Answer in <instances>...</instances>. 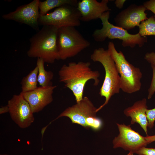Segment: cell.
Segmentation results:
<instances>
[{
    "instance_id": "1",
    "label": "cell",
    "mask_w": 155,
    "mask_h": 155,
    "mask_svg": "<svg viewBox=\"0 0 155 155\" xmlns=\"http://www.w3.org/2000/svg\"><path fill=\"white\" fill-rule=\"evenodd\" d=\"M89 62H71L63 65L58 72L59 81L72 92L76 102L83 98L85 86L89 80H94V85L99 82L100 73L98 71L92 70Z\"/></svg>"
},
{
    "instance_id": "2",
    "label": "cell",
    "mask_w": 155,
    "mask_h": 155,
    "mask_svg": "<svg viewBox=\"0 0 155 155\" xmlns=\"http://www.w3.org/2000/svg\"><path fill=\"white\" fill-rule=\"evenodd\" d=\"M58 30L53 26H43L30 39L28 56L41 58L45 63L50 64L60 59L57 45Z\"/></svg>"
},
{
    "instance_id": "3",
    "label": "cell",
    "mask_w": 155,
    "mask_h": 155,
    "mask_svg": "<svg viewBox=\"0 0 155 155\" xmlns=\"http://www.w3.org/2000/svg\"><path fill=\"white\" fill-rule=\"evenodd\" d=\"M94 62L100 63L105 70V75L99 94L105 98L104 103L96 110V112L107 104L114 95L119 92L121 78L115 63L107 50L102 47L95 49L90 56Z\"/></svg>"
},
{
    "instance_id": "4",
    "label": "cell",
    "mask_w": 155,
    "mask_h": 155,
    "mask_svg": "<svg viewBox=\"0 0 155 155\" xmlns=\"http://www.w3.org/2000/svg\"><path fill=\"white\" fill-rule=\"evenodd\" d=\"M107 50L114 61L120 75L121 89L128 94L140 90L142 75L140 69L130 63L121 51L118 52L113 42H108Z\"/></svg>"
},
{
    "instance_id": "5",
    "label": "cell",
    "mask_w": 155,
    "mask_h": 155,
    "mask_svg": "<svg viewBox=\"0 0 155 155\" xmlns=\"http://www.w3.org/2000/svg\"><path fill=\"white\" fill-rule=\"evenodd\" d=\"M110 15V12L108 11L104 13L100 17L102 27L94 32L92 36L95 41L102 42L107 38L119 39L122 40V44L123 47L129 46L132 48L137 45L142 47L147 42V37L142 36L139 33L130 34L127 30L110 23L108 20Z\"/></svg>"
},
{
    "instance_id": "6",
    "label": "cell",
    "mask_w": 155,
    "mask_h": 155,
    "mask_svg": "<svg viewBox=\"0 0 155 155\" xmlns=\"http://www.w3.org/2000/svg\"><path fill=\"white\" fill-rule=\"evenodd\" d=\"M57 45L60 59L74 57L90 43L74 27H63L58 29Z\"/></svg>"
},
{
    "instance_id": "7",
    "label": "cell",
    "mask_w": 155,
    "mask_h": 155,
    "mask_svg": "<svg viewBox=\"0 0 155 155\" xmlns=\"http://www.w3.org/2000/svg\"><path fill=\"white\" fill-rule=\"evenodd\" d=\"M81 14L77 7L69 4L63 5L53 11L40 16L39 25L51 26L58 29L63 27L78 26L81 24Z\"/></svg>"
},
{
    "instance_id": "8",
    "label": "cell",
    "mask_w": 155,
    "mask_h": 155,
    "mask_svg": "<svg viewBox=\"0 0 155 155\" xmlns=\"http://www.w3.org/2000/svg\"><path fill=\"white\" fill-rule=\"evenodd\" d=\"M10 116L13 120L21 128L29 127L34 118L30 106L22 94L13 95L8 101Z\"/></svg>"
},
{
    "instance_id": "9",
    "label": "cell",
    "mask_w": 155,
    "mask_h": 155,
    "mask_svg": "<svg viewBox=\"0 0 155 155\" xmlns=\"http://www.w3.org/2000/svg\"><path fill=\"white\" fill-rule=\"evenodd\" d=\"M39 0H34L30 3L18 7L16 10L2 16L6 20H13L27 25L37 31L39 30L38 21Z\"/></svg>"
},
{
    "instance_id": "10",
    "label": "cell",
    "mask_w": 155,
    "mask_h": 155,
    "mask_svg": "<svg viewBox=\"0 0 155 155\" xmlns=\"http://www.w3.org/2000/svg\"><path fill=\"white\" fill-rule=\"evenodd\" d=\"M119 133L113 140V148H121L134 153L140 148L148 144L144 137L133 130L130 125L117 124Z\"/></svg>"
},
{
    "instance_id": "11",
    "label": "cell",
    "mask_w": 155,
    "mask_h": 155,
    "mask_svg": "<svg viewBox=\"0 0 155 155\" xmlns=\"http://www.w3.org/2000/svg\"><path fill=\"white\" fill-rule=\"evenodd\" d=\"M76 103L66 108L53 121L60 117H66L70 119L72 123L79 124L87 129L86 120L89 117L96 116L97 108L86 96Z\"/></svg>"
},
{
    "instance_id": "12",
    "label": "cell",
    "mask_w": 155,
    "mask_h": 155,
    "mask_svg": "<svg viewBox=\"0 0 155 155\" xmlns=\"http://www.w3.org/2000/svg\"><path fill=\"white\" fill-rule=\"evenodd\" d=\"M146 10L143 5L132 4L119 12L115 18L114 22L116 26L125 30L133 29L148 19Z\"/></svg>"
},
{
    "instance_id": "13",
    "label": "cell",
    "mask_w": 155,
    "mask_h": 155,
    "mask_svg": "<svg viewBox=\"0 0 155 155\" xmlns=\"http://www.w3.org/2000/svg\"><path fill=\"white\" fill-rule=\"evenodd\" d=\"M57 87L53 85L40 86L32 91L20 93L29 104L33 113H36L52 102L53 91Z\"/></svg>"
},
{
    "instance_id": "14",
    "label": "cell",
    "mask_w": 155,
    "mask_h": 155,
    "mask_svg": "<svg viewBox=\"0 0 155 155\" xmlns=\"http://www.w3.org/2000/svg\"><path fill=\"white\" fill-rule=\"evenodd\" d=\"M108 0H82L78 1L77 8L81 14V21L88 22L99 18L104 12L109 11Z\"/></svg>"
},
{
    "instance_id": "15",
    "label": "cell",
    "mask_w": 155,
    "mask_h": 155,
    "mask_svg": "<svg viewBox=\"0 0 155 155\" xmlns=\"http://www.w3.org/2000/svg\"><path fill=\"white\" fill-rule=\"evenodd\" d=\"M146 103V98L137 101L132 106L125 109L124 113L127 117H131V124L135 123L139 124L147 135L148 122L146 114L148 108Z\"/></svg>"
},
{
    "instance_id": "16",
    "label": "cell",
    "mask_w": 155,
    "mask_h": 155,
    "mask_svg": "<svg viewBox=\"0 0 155 155\" xmlns=\"http://www.w3.org/2000/svg\"><path fill=\"white\" fill-rule=\"evenodd\" d=\"M77 0H46L40 1L39 7L40 16H44L51 10L63 5L69 4L77 7Z\"/></svg>"
},
{
    "instance_id": "17",
    "label": "cell",
    "mask_w": 155,
    "mask_h": 155,
    "mask_svg": "<svg viewBox=\"0 0 155 155\" xmlns=\"http://www.w3.org/2000/svg\"><path fill=\"white\" fill-rule=\"evenodd\" d=\"M44 63L42 59L37 58L36 66L38 69V82L41 86L53 85L52 80L53 78V73L51 71H47L45 69Z\"/></svg>"
},
{
    "instance_id": "18",
    "label": "cell",
    "mask_w": 155,
    "mask_h": 155,
    "mask_svg": "<svg viewBox=\"0 0 155 155\" xmlns=\"http://www.w3.org/2000/svg\"><path fill=\"white\" fill-rule=\"evenodd\" d=\"M38 69L36 66L27 75L22 78L21 82V92L31 91L38 87Z\"/></svg>"
},
{
    "instance_id": "19",
    "label": "cell",
    "mask_w": 155,
    "mask_h": 155,
    "mask_svg": "<svg viewBox=\"0 0 155 155\" xmlns=\"http://www.w3.org/2000/svg\"><path fill=\"white\" fill-rule=\"evenodd\" d=\"M139 33L142 36H155V18L153 16L142 22L138 26Z\"/></svg>"
},
{
    "instance_id": "20",
    "label": "cell",
    "mask_w": 155,
    "mask_h": 155,
    "mask_svg": "<svg viewBox=\"0 0 155 155\" xmlns=\"http://www.w3.org/2000/svg\"><path fill=\"white\" fill-rule=\"evenodd\" d=\"M87 129L91 128L94 131H98L102 127V120L96 116L88 118L86 120Z\"/></svg>"
},
{
    "instance_id": "21",
    "label": "cell",
    "mask_w": 155,
    "mask_h": 155,
    "mask_svg": "<svg viewBox=\"0 0 155 155\" xmlns=\"http://www.w3.org/2000/svg\"><path fill=\"white\" fill-rule=\"evenodd\" d=\"M146 114L148 122V127L152 128L154 126L155 121V108L151 109H147Z\"/></svg>"
},
{
    "instance_id": "22",
    "label": "cell",
    "mask_w": 155,
    "mask_h": 155,
    "mask_svg": "<svg viewBox=\"0 0 155 155\" xmlns=\"http://www.w3.org/2000/svg\"><path fill=\"white\" fill-rule=\"evenodd\" d=\"M152 69V78L150 87L148 90V98H151L155 92V65L151 64Z\"/></svg>"
},
{
    "instance_id": "23",
    "label": "cell",
    "mask_w": 155,
    "mask_h": 155,
    "mask_svg": "<svg viewBox=\"0 0 155 155\" xmlns=\"http://www.w3.org/2000/svg\"><path fill=\"white\" fill-rule=\"evenodd\" d=\"M135 153L139 155H155V148L143 147L139 149Z\"/></svg>"
},
{
    "instance_id": "24",
    "label": "cell",
    "mask_w": 155,
    "mask_h": 155,
    "mask_svg": "<svg viewBox=\"0 0 155 155\" xmlns=\"http://www.w3.org/2000/svg\"><path fill=\"white\" fill-rule=\"evenodd\" d=\"M143 5L147 9L150 10L154 14L155 18V0H150L144 3Z\"/></svg>"
},
{
    "instance_id": "25",
    "label": "cell",
    "mask_w": 155,
    "mask_h": 155,
    "mask_svg": "<svg viewBox=\"0 0 155 155\" xmlns=\"http://www.w3.org/2000/svg\"><path fill=\"white\" fill-rule=\"evenodd\" d=\"M144 59L149 63L155 65V53H148L145 55Z\"/></svg>"
},
{
    "instance_id": "26",
    "label": "cell",
    "mask_w": 155,
    "mask_h": 155,
    "mask_svg": "<svg viewBox=\"0 0 155 155\" xmlns=\"http://www.w3.org/2000/svg\"><path fill=\"white\" fill-rule=\"evenodd\" d=\"M126 1L125 0H116L115 1V4L116 7L119 9H122Z\"/></svg>"
},
{
    "instance_id": "27",
    "label": "cell",
    "mask_w": 155,
    "mask_h": 155,
    "mask_svg": "<svg viewBox=\"0 0 155 155\" xmlns=\"http://www.w3.org/2000/svg\"><path fill=\"white\" fill-rule=\"evenodd\" d=\"M9 112V109L7 105L5 106H2L0 108V114Z\"/></svg>"
},
{
    "instance_id": "28",
    "label": "cell",
    "mask_w": 155,
    "mask_h": 155,
    "mask_svg": "<svg viewBox=\"0 0 155 155\" xmlns=\"http://www.w3.org/2000/svg\"><path fill=\"white\" fill-rule=\"evenodd\" d=\"M145 137L148 144L155 141V135L152 136L147 135Z\"/></svg>"
},
{
    "instance_id": "29",
    "label": "cell",
    "mask_w": 155,
    "mask_h": 155,
    "mask_svg": "<svg viewBox=\"0 0 155 155\" xmlns=\"http://www.w3.org/2000/svg\"><path fill=\"white\" fill-rule=\"evenodd\" d=\"M133 153L132 152H129L127 155H133Z\"/></svg>"
},
{
    "instance_id": "30",
    "label": "cell",
    "mask_w": 155,
    "mask_h": 155,
    "mask_svg": "<svg viewBox=\"0 0 155 155\" xmlns=\"http://www.w3.org/2000/svg\"><path fill=\"white\" fill-rule=\"evenodd\" d=\"M0 155H8L7 154H0Z\"/></svg>"
}]
</instances>
